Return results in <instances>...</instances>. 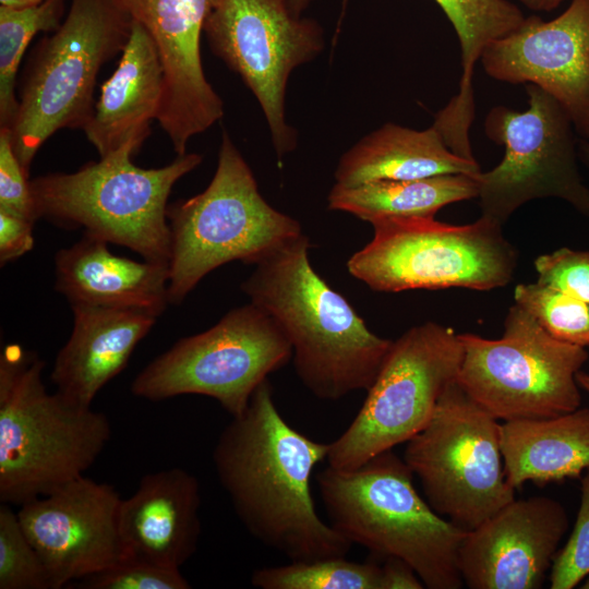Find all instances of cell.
Returning <instances> with one entry per match:
<instances>
[{
  "mask_svg": "<svg viewBox=\"0 0 589 589\" xmlns=\"http://www.w3.org/2000/svg\"><path fill=\"white\" fill-rule=\"evenodd\" d=\"M328 450L329 443L309 438L284 419L268 380L215 445L218 479L242 525L291 562L345 557L352 546L321 519L311 493L313 469Z\"/></svg>",
  "mask_w": 589,
  "mask_h": 589,
  "instance_id": "obj_1",
  "label": "cell"
},
{
  "mask_svg": "<svg viewBox=\"0 0 589 589\" xmlns=\"http://www.w3.org/2000/svg\"><path fill=\"white\" fill-rule=\"evenodd\" d=\"M309 249L303 232L284 241L253 264L241 290L287 336L301 383L315 397L335 401L370 388L393 340L370 330L315 272Z\"/></svg>",
  "mask_w": 589,
  "mask_h": 589,
  "instance_id": "obj_2",
  "label": "cell"
},
{
  "mask_svg": "<svg viewBox=\"0 0 589 589\" xmlns=\"http://www.w3.org/2000/svg\"><path fill=\"white\" fill-rule=\"evenodd\" d=\"M44 361L20 345L0 356V500L23 505L83 477L111 436L108 417L47 392Z\"/></svg>",
  "mask_w": 589,
  "mask_h": 589,
  "instance_id": "obj_3",
  "label": "cell"
},
{
  "mask_svg": "<svg viewBox=\"0 0 589 589\" xmlns=\"http://www.w3.org/2000/svg\"><path fill=\"white\" fill-rule=\"evenodd\" d=\"M413 476L390 449L352 470L328 466L316 482L329 524L352 544L404 560L429 589H459L458 553L467 531L419 495Z\"/></svg>",
  "mask_w": 589,
  "mask_h": 589,
  "instance_id": "obj_4",
  "label": "cell"
},
{
  "mask_svg": "<svg viewBox=\"0 0 589 589\" xmlns=\"http://www.w3.org/2000/svg\"><path fill=\"white\" fill-rule=\"evenodd\" d=\"M135 153L128 144L74 172L32 179L37 216L82 227L84 233L169 265L168 197L177 181L202 163V156L187 153L164 167L145 169L132 163Z\"/></svg>",
  "mask_w": 589,
  "mask_h": 589,
  "instance_id": "obj_5",
  "label": "cell"
},
{
  "mask_svg": "<svg viewBox=\"0 0 589 589\" xmlns=\"http://www.w3.org/2000/svg\"><path fill=\"white\" fill-rule=\"evenodd\" d=\"M169 303L180 304L212 271L254 264L302 232L298 220L261 195L249 165L225 132L215 175L201 193L168 206Z\"/></svg>",
  "mask_w": 589,
  "mask_h": 589,
  "instance_id": "obj_6",
  "label": "cell"
},
{
  "mask_svg": "<svg viewBox=\"0 0 589 589\" xmlns=\"http://www.w3.org/2000/svg\"><path fill=\"white\" fill-rule=\"evenodd\" d=\"M372 240L353 253L348 272L380 292L467 288L486 291L508 285L518 252L503 225L482 216L467 225L435 217H389L370 223Z\"/></svg>",
  "mask_w": 589,
  "mask_h": 589,
  "instance_id": "obj_7",
  "label": "cell"
},
{
  "mask_svg": "<svg viewBox=\"0 0 589 589\" xmlns=\"http://www.w3.org/2000/svg\"><path fill=\"white\" fill-rule=\"evenodd\" d=\"M131 25L113 0H71L65 20L38 44L10 128L13 149L28 173L53 133L84 129L94 110L98 72L122 51Z\"/></svg>",
  "mask_w": 589,
  "mask_h": 589,
  "instance_id": "obj_8",
  "label": "cell"
},
{
  "mask_svg": "<svg viewBox=\"0 0 589 589\" xmlns=\"http://www.w3.org/2000/svg\"><path fill=\"white\" fill-rule=\"evenodd\" d=\"M458 337L464 354L456 380L497 420L548 419L580 407L576 374L587 350L553 337L518 304L508 309L498 339Z\"/></svg>",
  "mask_w": 589,
  "mask_h": 589,
  "instance_id": "obj_9",
  "label": "cell"
},
{
  "mask_svg": "<svg viewBox=\"0 0 589 589\" xmlns=\"http://www.w3.org/2000/svg\"><path fill=\"white\" fill-rule=\"evenodd\" d=\"M500 424L455 380L426 425L406 443L402 458L429 505L466 531L515 498L504 472Z\"/></svg>",
  "mask_w": 589,
  "mask_h": 589,
  "instance_id": "obj_10",
  "label": "cell"
},
{
  "mask_svg": "<svg viewBox=\"0 0 589 589\" xmlns=\"http://www.w3.org/2000/svg\"><path fill=\"white\" fill-rule=\"evenodd\" d=\"M291 358V345L279 325L249 302L211 328L178 340L137 374L131 390L152 401L203 395L238 417L259 385Z\"/></svg>",
  "mask_w": 589,
  "mask_h": 589,
  "instance_id": "obj_11",
  "label": "cell"
},
{
  "mask_svg": "<svg viewBox=\"0 0 589 589\" xmlns=\"http://www.w3.org/2000/svg\"><path fill=\"white\" fill-rule=\"evenodd\" d=\"M462 354L458 334L434 322L413 326L393 340L357 416L329 443L328 466L352 470L411 440L457 378Z\"/></svg>",
  "mask_w": 589,
  "mask_h": 589,
  "instance_id": "obj_12",
  "label": "cell"
},
{
  "mask_svg": "<svg viewBox=\"0 0 589 589\" xmlns=\"http://www.w3.org/2000/svg\"><path fill=\"white\" fill-rule=\"evenodd\" d=\"M528 109L493 107L486 136L505 148L501 163L474 176L481 215L501 225L520 206L554 197L589 217V188L578 168L573 123L545 91L526 84Z\"/></svg>",
  "mask_w": 589,
  "mask_h": 589,
  "instance_id": "obj_13",
  "label": "cell"
},
{
  "mask_svg": "<svg viewBox=\"0 0 589 589\" xmlns=\"http://www.w3.org/2000/svg\"><path fill=\"white\" fill-rule=\"evenodd\" d=\"M204 33L212 51L257 99L280 160L297 144L286 121L288 79L323 50L322 28L296 13L289 0H217Z\"/></svg>",
  "mask_w": 589,
  "mask_h": 589,
  "instance_id": "obj_14",
  "label": "cell"
},
{
  "mask_svg": "<svg viewBox=\"0 0 589 589\" xmlns=\"http://www.w3.org/2000/svg\"><path fill=\"white\" fill-rule=\"evenodd\" d=\"M122 497L108 483L80 477L21 505V526L43 560L53 589L121 561Z\"/></svg>",
  "mask_w": 589,
  "mask_h": 589,
  "instance_id": "obj_15",
  "label": "cell"
},
{
  "mask_svg": "<svg viewBox=\"0 0 589 589\" xmlns=\"http://www.w3.org/2000/svg\"><path fill=\"white\" fill-rule=\"evenodd\" d=\"M480 61L497 81L545 91L589 141V0H572L551 21L525 17L516 29L488 45Z\"/></svg>",
  "mask_w": 589,
  "mask_h": 589,
  "instance_id": "obj_16",
  "label": "cell"
},
{
  "mask_svg": "<svg viewBox=\"0 0 589 589\" xmlns=\"http://www.w3.org/2000/svg\"><path fill=\"white\" fill-rule=\"evenodd\" d=\"M155 43L164 70L157 121L178 156L190 140L224 116V103L206 80L201 35L217 0H113Z\"/></svg>",
  "mask_w": 589,
  "mask_h": 589,
  "instance_id": "obj_17",
  "label": "cell"
},
{
  "mask_svg": "<svg viewBox=\"0 0 589 589\" xmlns=\"http://www.w3.org/2000/svg\"><path fill=\"white\" fill-rule=\"evenodd\" d=\"M568 515L548 496L514 498L467 531L458 553L471 589H539L548 578Z\"/></svg>",
  "mask_w": 589,
  "mask_h": 589,
  "instance_id": "obj_18",
  "label": "cell"
},
{
  "mask_svg": "<svg viewBox=\"0 0 589 589\" xmlns=\"http://www.w3.org/2000/svg\"><path fill=\"white\" fill-rule=\"evenodd\" d=\"M200 508V483L189 471L170 468L145 474L120 505L125 556L180 569L197 549Z\"/></svg>",
  "mask_w": 589,
  "mask_h": 589,
  "instance_id": "obj_19",
  "label": "cell"
},
{
  "mask_svg": "<svg viewBox=\"0 0 589 589\" xmlns=\"http://www.w3.org/2000/svg\"><path fill=\"white\" fill-rule=\"evenodd\" d=\"M73 328L51 371L57 392L91 407L98 392L128 364L157 315L133 309L72 304Z\"/></svg>",
  "mask_w": 589,
  "mask_h": 589,
  "instance_id": "obj_20",
  "label": "cell"
},
{
  "mask_svg": "<svg viewBox=\"0 0 589 589\" xmlns=\"http://www.w3.org/2000/svg\"><path fill=\"white\" fill-rule=\"evenodd\" d=\"M56 290L72 304L133 309L159 316L169 303V265L118 256L85 233L55 257Z\"/></svg>",
  "mask_w": 589,
  "mask_h": 589,
  "instance_id": "obj_21",
  "label": "cell"
},
{
  "mask_svg": "<svg viewBox=\"0 0 589 589\" xmlns=\"http://www.w3.org/2000/svg\"><path fill=\"white\" fill-rule=\"evenodd\" d=\"M164 97V70L155 43L146 29L132 21L129 38L112 75L83 131L104 157L124 145L137 151L157 120Z\"/></svg>",
  "mask_w": 589,
  "mask_h": 589,
  "instance_id": "obj_22",
  "label": "cell"
},
{
  "mask_svg": "<svg viewBox=\"0 0 589 589\" xmlns=\"http://www.w3.org/2000/svg\"><path fill=\"white\" fill-rule=\"evenodd\" d=\"M476 160L455 154L431 125L423 131L386 123L362 137L339 159L336 183L357 185L374 180H412L440 175L477 176Z\"/></svg>",
  "mask_w": 589,
  "mask_h": 589,
  "instance_id": "obj_23",
  "label": "cell"
},
{
  "mask_svg": "<svg viewBox=\"0 0 589 589\" xmlns=\"http://www.w3.org/2000/svg\"><path fill=\"white\" fill-rule=\"evenodd\" d=\"M500 443L507 483L519 489L579 478L589 467V408L548 419L504 421Z\"/></svg>",
  "mask_w": 589,
  "mask_h": 589,
  "instance_id": "obj_24",
  "label": "cell"
},
{
  "mask_svg": "<svg viewBox=\"0 0 589 589\" xmlns=\"http://www.w3.org/2000/svg\"><path fill=\"white\" fill-rule=\"evenodd\" d=\"M458 36L461 52L459 91L438 111L433 125L455 152L471 149L469 130L474 118L472 77L474 65L492 41L516 29L525 20L508 0H435Z\"/></svg>",
  "mask_w": 589,
  "mask_h": 589,
  "instance_id": "obj_25",
  "label": "cell"
},
{
  "mask_svg": "<svg viewBox=\"0 0 589 589\" xmlns=\"http://www.w3.org/2000/svg\"><path fill=\"white\" fill-rule=\"evenodd\" d=\"M478 183L468 175H440L412 180H374L357 185L335 183L328 208L373 221L389 217H435L452 203L476 199Z\"/></svg>",
  "mask_w": 589,
  "mask_h": 589,
  "instance_id": "obj_26",
  "label": "cell"
},
{
  "mask_svg": "<svg viewBox=\"0 0 589 589\" xmlns=\"http://www.w3.org/2000/svg\"><path fill=\"white\" fill-rule=\"evenodd\" d=\"M63 12V0L23 8L0 5V128L10 129L16 117V75L28 44L40 32H55Z\"/></svg>",
  "mask_w": 589,
  "mask_h": 589,
  "instance_id": "obj_27",
  "label": "cell"
},
{
  "mask_svg": "<svg viewBox=\"0 0 589 589\" xmlns=\"http://www.w3.org/2000/svg\"><path fill=\"white\" fill-rule=\"evenodd\" d=\"M251 584L261 589H382V566L346 556L293 561L255 569Z\"/></svg>",
  "mask_w": 589,
  "mask_h": 589,
  "instance_id": "obj_28",
  "label": "cell"
},
{
  "mask_svg": "<svg viewBox=\"0 0 589 589\" xmlns=\"http://www.w3.org/2000/svg\"><path fill=\"white\" fill-rule=\"evenodd\" d=\"M514 300L553 337L584 348L589 346V302L537 281L518 284Z\"/></svg>",
  "mask_w": 589,
  "mask_h": 589,
  "instance_id": "obj_29",
  "label": "cell"
},
{
  "mask_svg": "<svg viewBox=\"0 0 589 589\" xmlns=\"http://www.w3.org/2000/svg\"><path fill=\"white\" fill-rule=\"evenodd\" d=\"M0 589H53L43 560L7 503L0 506Z\"/></svg>",
  "mask_w": 589,
  "mask_h": 589,
  "instance_id": "obj_30",
  "label": "cell"
},
{
  "mask_svg": "<svg viewBox=\"0 0 589 589\" xmlns=\"http://www.w3.org/2000/svg\"><path fill=\"white\" fill-rule=\"evenodd\" d=\"M84 589H189L180 569L124 556L112 566L77 580Z\"/></svg>",
  "mask_w": 589,
  "mask_h": 589,
  "instance_id": "obj_31",
  "label": "cell"
},
{
  "mask_svg": "<svg viewBox=\"0 0 589 589\" xmlns=\"http://www.w3.org/2000/svg\"><path fill=\"white\" fill-rule=\"evenodd\" d=\"M580 492L573 531L557 551L549 574L551 589H572L589 575V467L581 478Z\"/></svg>",
  "mask_w": 589,
  "mask_h": 589,
  "instance_id": "obj_32",
  "label": "cell"
},
{
  "mask_svg": "<svg viewBox=\"0 0 589 589\" xmlns=\"http://www.w3.org/2000/svg\"><path fill=\"white\" fill-rule=\"evenodd\" d=\"M537 283L589 302V251L561 248L534 261Z\"/></svg>",
  "mask_w": 589,
  "mask_h": 589,
  "instance_id": "obj_33",
  "label": "cell"
},
{
  "mask_svg": "<svg viewBox=\"0 0 589 589\" xmlns=\"http://www.w3.org/2000/svg\"><path fill=\"white\" fill-rule=\"evenodd\" d=\"M28 172L17 158L8 128H0V211L38 219Z\"/></svg>",
  "mask_w": 589,
  "mask_h": 589,
  "instance_id": "obj_34",
  "label": "cell"
},
{
  "mask_svg": "<svg viewBox=\"0 0 589 589\" xmlns=\"http://www.w3.org/2000/svg\"><path fill=\"white\" fill-rule=\"evenodd\" d=\"M33 220L0 211V264L12 262L34 247Z\"/></svg>",
  "mask_w": 589,
  "mask_h": 589,
  "instance_id": "obj_35",
  "label": "cell"
},
{
  "mask_svg": "<svg viewBox=\"0 0 589 589\" xmlns=\"http://www.w3.org/2000/svg\"><path fill=\"white\" fill-rule=\"evenodd\" d=\"M425 588L416 570L404 560L386 557L382 566V589Z\"/></svg>",
  "mask_w": 589,
  "mask_h": 589,
  "instance_id": "obj_36",
  "label": "cell"
},
{
  "mask_svg": "<svg viewBox=\"0 0 589 589\" xmlns=\"http://www.w3.org/2000/svg\"><path fill=\"white\" fill-rule=\"evenodd\" d=\"M527 8L534 11H551L564 0H520Z\"/></svg>",
  "mask_w": 589,
  "mask_h": 589,
  "instance_id": "obj_37",
  "label": "cell"
},
{
  "mask_svg": "<svg viewBox=\"0 0 589 589\" xmlns=\"http://www.w3.org/2000/svg\"><path fill=\"white\" fill-rule=\"evenodd\" d=\"M44 1L45 0H0V5L10 8H23L39 4Z\"/></svg>",
  "mask_w": 589,
  "mask_h": 589,
  "instance_id": "obj_38",
  "label": "cell"
},
{
  "mask_svg": "<svg viewBox=\"0 0 589 589\" xmlns=\"http://www.w3.org/2000/svg\"><path fill=\"white\" fill-rule=\"evenodd\" d=\"M578 156L589 168V141L588 140L584 139L582 141H580L578 145Z\"/></svg>",
  "mask_w": 589,
  "mask_h": 589,
  "instance_id": "obj_39",
  "label": "cell"
},
{
  "mask_svg": "<svg viewBox=\"0 0 589 589\" xmlns=\"http://www.w3.org/2000/svg\"><path fill=\"white\" fill-rule=\"evenodd\" d=\"M576 382L578 386L585 389L589 395V374L581 371L577 372Z\"/></svg>",
  "mask_w": 589,
  "mask_h": 589,
  "instance_id": "obj_40",
  "label": "cell"
},
{
  "mask_svg": "<svg viewBox=\"0 0 589 589\" xmlns=\"http://www.w3.org/2000/svg\"><path fill=\"white\" fill-rule=\"evenodd\" d=\"M292 9L296 13L301 14V11L312 1V0H289Z\"/></svg>",
  "mask_w": 589,
  "mask_h": 589,
  "instance_id": "obj_41",
  "label": "cell"
},
{
  "mask_svg": "<svg viewBox=\"0 0 589 589\" xmlns=\"http://www.w3.org/2000/svg\"><path fill=\"white\" fill-rule=\"evenodd\" d=\"M584 580L581 588L589 589V575Z\"/></svg>",
  "mask_w": 589,
  "mask_h": 589,
  "instance_id": "obj_42",
  "label": "cell"
}]
</instances>
